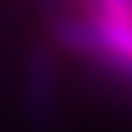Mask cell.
Wrapping results in <instances>:
<instances>
[{"mask_svg": "<svg viewBox=\"0 0 132 132\" xmlns=\"http://www.w3.org/2000/svg\"><path fill=\"white\" fill-rule=\"evenodd\" d=\"M49 35L57 49L68 51L76 62L92 65L100 57V40L92 22L78 11H57L49 19Z\"/></svg>", "mask_w": 132, "mask_h": 132, "instance_id": "cell-2", "label": "cell"}, {"mask_svg": "<svg viewBox=\"0 0 132 132\" xmlns=\"http://www.w3.org/2000/svg\"><path fill=\"white\" fill-rule=\"evenodd\" d=\"M22 105L35 129H51L59 119V65L49 43H32L24 57Z\"/></svg>", "mask_w": 132, "mask_h": 132, "instance_id": "cell-1", "label": "cell"}, {"mask_svg": "<svg viewBox=\"0 0 132 132\" xmlns=\"http://www.w3.org/2000/svg\"><path fill=\"white\" fill-rule=\"evenodd\" d=\"M49 3H51V5H57V8H59V5H62L65 0H49Z\"/></svg>", "mask_w": 132, "mask_h": 132, "instance_id": "cell-4", "label": "cell"}, {"mask_svg": "<svg viewBox=\"0 0 132 132\" xmlns=\"http://www.w3.org/2000/svg\"><path fill=\"white\" fill-rule=\"evenodd\" d=\"M73 3L81 16L105 14V16H119V19L132 16V0H73Z\"/></svg>", "mask_w": 132, "mask_h": 132, "instance_id": "cell-3", "label": "cell"}]
</instances>
